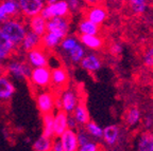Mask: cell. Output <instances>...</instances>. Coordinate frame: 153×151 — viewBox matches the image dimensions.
Returning a JSON list of instances; mask_svg holds the SVG:
<instances>
[{
  "mask_svg": "<svg viewBox=\"0 0 153 151\" xmlns=\"http://www.w3.org/2000/svg\"><path fill=\"white\" fill-rule=\"evenodd\" d=\"M131 11L135 15H140L146 12L148 0H128Z\"/></svg>",
  "mask_w": 153,
  "mask_h": 151,
  "instance_id": "obj_29",
  "label": "cell"
},
{
  "mask_svg": "<svg viewBox=\"0 0 153 151\" xmlns=\"http://www.w3.org/2000/svg\"><path fill=\"white\" fill-rule=\"evenodd\" d=\"M51 150H53V151H64V149H63L62 142H61L60 137H55V139L53 137Z\"/></svg>",
  "mask_w": 153,
  "mask_h": 151,
  "instance_id": "obj_39",
  "label": "cell"
},
{
  "mask_svg": "<svg viewBox=\"0 0 153 151\" xmlns=\"http://www.w3.org/2000/svg\"><path fill=\"white\" fill-rule=\"evenodd\" d=\"M41 15L46 20H49L53 17H68L70 11L66 0H57L53 4H46L42 10Z\"/></svg>",
  "mask_w": 153,
  "mask_h": 151,
  "instance_id": "obj_4",
  "label": "cell"
},
{
  "mask_svg": "<svg viewBox=\"0 0 153 151\" xmlns=\"http://www.w3.org/2000/svg\"><path fill=\"white\" fill-rule=\"evenodd\" d=\"M55 97L56 95L49 91H44L36 95V105L42 114L53 113L55 109Z\"/></svg>",
  "mask_w": 153,
  "mask_h": 151,
  "instance_id": "obj_7",
  "label": "cell"
},
{
  "mask_svg": "<svg viewBox=\"0 0 153 151\" xmlns=\"http://www.w3.org/2000/svg\"><path fill=\"white\" fill-rule=\"evenodd\" d=\"M102 0H83V2L85 3L87 7H93V5H98L101 3Z\"/></svg>",
  "mask_w": 153,
  "mask_h": 151,
  "instance_id": "obj_40",
  "label": "cell"
},
{
  "mask_svg": "<svg viewBox=\"0 0 153 151\" xmlns=\"http://www.w3.org/2000/svg\"><path fill=\"white\" fill-rule=\"evenodd\" d=\"M100 149H101V147L99 146L98 143L89 141V142L86 143L84 146L80 147L79 150H81V151H97V150H100Z\"/></svg>",
  "mask_w": 153,
  "mask_h": 151,
  "instance_id": "obj_36",
  "label": "cell"
},
{
  "mask_svg": "<svg viewBox=\"0 0 153 151\" xmlns=\"http://www.w3.org/2000/svg\"><path fill=\"white\" fill-rule=\"evenodd\" d=\"M82 45L91 50H99L103 45V41L97 35H87V34H80L79 37Z\"/></svg>",
  "mask_w": 153,
  "mask_h": 151,
  "instance_id": "obj_22",
  "label": "cell"
},
{
  "mask_svg": "<svg viewBox=\"0 0 153 151\" xmlns=\"http://www.w3.org/2000/svg\"><path fill=\"white\" fill-rule=\"evenodd\" d=\"M61 41H62V38L51 32H46L45 35L42 36V45L48 50H52L57 45H60Z\"/></svg>",
  "mask_w": 153,
  "mask_h": 151,
  "instance_id": "obj_23",
  "label": "cell"
},
{
  "mask_svg": "<svg viewBox=\"0 0 153 151\" xmlns=\"http://www.w3.org/2000/svg\"><path fill=\"white\" fill-rule=\"evenodd\" d=\"M42 45V36L37 35L34 32H32L31 30L27 32L26 36H25V39L22 40L20 48L24 51L25 53L31 51L32 49H35L37 47H41Z\"/></svg>",
  "mask_w": 153,
  "mask_h": 151,
  "instance_id": "obj_17",
  "label": "cell"
},
{
  "mask_svg": "<svg viewBox=\"0 0 153 151\" xmlns=\"http://www.w3.org/2000/svg\"><path fill=\"white\" fill-rule=\"evenodd\" d=\"M72 114H74V118L78 122L79 126H85L91 120L88 110H87V107H86L84 100H79V103L76 104Z\"/></svg>",
  "mask_w": 153,
  "mask_h": 151,
  "instance_id": "obj_20",
  "label": "cell"
},
{
  "mask_svg": "<svg viewBox=\"0 0 153 151\" xmlns=\"http://www.w3.org/2000/svg\"><path fill=\"white\" fill-rule=\"evenodd\" d=\"M67 124H68V128L69 129H76V128L79 127V124L78 122L74 118V114L72 113H68V117H67Z\"/></svg>",
  "mask_w": 153,
  "mask_h": 151,
  "instance_id": "obj_38",
  "label": "cell"
},
{
  "mask_svg": "<svg viewBox=\"0 0 153 151\" xmlns=\"http://www.w3.org/2000/svg\"><path fill=\"white\" fill-rule=\"evenodd\" d=\"M57 0H45V3L46 4H53V3L56 2Z\"/></svg>",
  "mask_w": 153,
  "mask_h": 151,
  "instance_id": "obj_42",
  "label": "cell"
},
{
  "mask_svg": "<svg viewBox=\"0 0 153 151\" xmlns=\"http://www.w3.org/2000/svg\"><path fill=\"white\" fill-rule=\"evenodd\" d=\"M85 129H86V131L89 133V135L95 137V139H100L103 137V129L100 126L97 125L95 122L89 120L88 123L85 125Z\"/></svg>",
  "mask_w": 153,
  "mask_h": 151,
  "instance_id": "obj_30",
  "label": "cell"
},
{
  "mask_svg": "<svg viewBox=\"0 0 153 151\" xmlns=\"http://www.w3.org/2000/svg\"><path fill=\"white\" fill-rule=\"evenodd\" d=\"M76 136H78V143H79V148L86 144V143H88L91 141V135L89 133L83 129H79V131L76 132Z\"/></svg>",
  "mask_w": 153,
  "mask_h": 151,
  "instance_id": "obj_33",
  "label": "cell"
},
{
  "mask_svg": "<svg viewBox=\"0 0 153 151\" xmlns=\"http://www.w3.org/2000/svg\"><path fill=\"white\" fill-rule=\"evenodd\" d=\"M140 117V110L136 107H133V108H130L126 113V123L132 127V126H135L139 123Z\"/></svg>",
  "mask_w": 153,
  "mask_h": 151,
  "instance_id": "obj_28",
  "label": "cell"
},
{
  "mask_svg": "<svg viewBox=\"0 0 153 151\" xmlns=\"http://www.w3.org/2000/svg\"><path fill=\"white\" fill-rule=\"evenodd\" d=\"M47 32H51L62 39L65 38L69 32L68 17H53L47 20Z\"/></svg>",
  "mask_w": 153,
  "mask_h": 151,
  "instance_id": "obj_5",
  "label": "cell"
},
{
  "mask_svg": "<svg viewBox=\"0 0 153 151\" xmlns=\"http://www.w3.org/2000/svg\"><path fill=\"white\" fill-rule=\"evenodd\" d=\"M20 14L27 18H31L41 14L43 7L46 5L45 0H18Z\"/></svg>",
  "mask_w": 153,
  "mask_h": 151,
  "instance_id": "obj_6",
  "label": "cell"
},
{
  "mask_svg": "<svg viewBox=\"0 0 153 151\" xmlns=\"http://www.w3.org/2000/svg\"><path fill=\"white\" fill-rule=\"evenodd\" d=\"M122 50H123L122 45L119 43H113L112 45H110V52H111V54L114 55V56H119L122 53Z\"/></svg>",
  "mask_w": 153,
  "mask_h": 151,
  "instance_id": "obj_37",
  "label": "cell"
},
{
  "mask_svg": "<svg viewBox=\"0 0 153 151\" xmlns=\"http://www.w3.org/2000/svg\"><path fill=\"white\" fill-rule=\"evenodd\" d=\"M29 80L33 87L44 89L51 85V70L45 67H36L33 68L31 71V75L29 77Z\"/></svg>",
  "mask_w": 153,
  "mask_h": 151,
  "instance_id": "obj_3",
  "label": "cell"
},
{
  "mask_svg": "<svg viewBox=\"0 0 153 151\" xmlns=\"http://www.w3.org/2000/svg\"><path fill=\"white\" fill-rule=\"evenodd\" d=\"M78 45V40L76 39L74 37H65L62 39V41H61V48H62V50H64V51H66V52H69L70 50L74 49L76 45Z\"/></svg>",
  "mask_w": 153,
  "mask_h": 151,
  "instance_id": "obj_32",
  "label": "cell"
},
{
  "mask_svg": "<svg viewBox=\"0 0 153 151\" xmlns=\"http://www.w3.org/2000/svg\"><path fill=\"white\" fill-rule=\"evenodd\" d=\"M20 10L17 0H3L0 3V23L9 18L20 16Z\"/></svg>",
  "mask_w": 153,
  "mask_h": 151,
  "instance_id": "obj_10",
  "label": "cell"
},
{
  "mask_svg": "<svg viewBox=\"0 0 153 151\" xmlns=\"http://www.w3.org/2000/svg\"><path fill=\"white\" fill-rule=\"evenodd\" d=\"M68 81H69V75L66 68L59 66L51 70V86L54 87L59 92L66 89Z\"/></svg>",
  "mask_w": 153,
  "mask_h": 151,
  "instance_id": "obj_8",
  "label": "cell"
},
{
  "mask_svg": "<svg viewBox=\"0 0 153 151\" xmlns=\"http://www.w3.org/2000/svg\"><path fill=\"white\" fill-rule=\"evenodd\" d=\"M120 136V130L119 127L116 125H110L103 129V141L108 146H115L117 144L118 139Z\"/></svg>",
  "mask_w": 153,
  "mask_h": 151,
  "instance_id": "obj_19",
  "label": "cell"
},
{
  "mask_svg": "<svg viewBox=\"0 0 153 151\" xmlns=\"http://www.w3.org/2000/svg\"><path fill=\"white\" fill-rule=\"evenodd\" d=\"M99 24L91 21L88 19H84L80 22L79 31L80 34H87V35H97L99 32Z\"/></svg>",
  "mask_w": 153,
  "mask_h": 151,
  "instance_id": "obj_25",
  "label": "cell"
},
{
  "mask_svg": "<svg viewBox=\"0 0 153 151\" xmlns=\"http://www.w3.org/2000/svg\"><path fill=\"white\" fill-rule=\"evenodd\" d=\"M29 29L39 36H44L47 32V20L41 14L31 17L29 20Z\"/></svg>",
  "mask_w": 153,
  "mask_h": 151,
  "instance_id": "obj_18",
  "label": "cell"
},
{
  "mask_svg": "<svg viewBox=\"0 0 153 151\" xmlns=\"http://www.w3.org/2000/svg\"><path fill=\"white\" fill-rule=\"evenodd\" d=\"M81 67L88 72H97L101 68V59L95 54H88L81 60Z\"/></svg>",
  "mask_w": 153,
  "mask_h": 151,
  "instance_id": "obj_21",
  "label": "cell"
},
{
  "mask_svg": "<svg viewBox=\"0 0 153 151\" xmlns=\"http://www.w3.org/2000/svg\"><path fill=\"white\" fill-rule=\"evenodd\" d=\"M15 93V87L7 74L0 75V102L7 103Z\"/></svg>",
  "mask_w": 153,
  "mask_h": 151,
  "instance_id": "obj_14",
  "label": "cell"
},
{
  "mask_svg": "<svg viewBox=\"0 0 153 151\" xmlns=\"http://www.w3.org/2000/svg\"><path fill=\"white\" fill-rule=\"evenodd\" d=\"M52 139L50 137H47L45 135L42 134V136L38 139H36L35 142L32 145V149L35 151H49L51 150L52 147Z\"/></svg>",
  "mask_w": 153,
  "mask_h": 151,
  "instance_id": "obj_27",
  "label": "cell"
},
{
  "mask_svg": "<svg viewBox=\"0 0 153 151\" xmlns=\"http://www.w3.org/2000/svg\"><path fill=\"white\" fill-rule=\"evenodd\" d=\"M64 151H76L79 150V143L76 132L74 129H68L60 136Z\"/></svg>",
  "mask_w": 153,
  "mask_h": 151,
  "instance_id": "obj_13",
  "label": "cell"
},
{
  "mask_svg": "<svg viewBox=\"0 0 153 151\" xmlns=\"http://www.w3.org/2000/svg\"><path fill=\"white\" fill-rule=\"evenodd\" d=\"M61 102H62L63 110L66 111L67 113H72L76 104L79 103V99H78L76 92H74L72 90H66L62 93Z\"/></svg>",
  "mask_w": 153,
  "mask_h": 151,
  "instance_id": "obj_16",
  "label": "cell"
},
{
  "mask_svg": "<svg viewBox=\"0 0 153 151\" xmlns=\"http://www.w3.org/2000/svg\"><path fill=\"white\" fill-rule=\"evenodd\" d=\"M53 120L54 115L53 113H46L43 114V135L47 137L53 139L54 137V130H53Z\"/></svg>",
  "mask_w": 153,
  "mask_h": 151,
  "instance_id": "obj_24",
  "label": "cell"
},
{
  "mask_svg": "<svg viewBox=\"0 0 153 151\" xmlns=\"http://www.w3.org/2000/svg\"><path fill=\"white\" fill-rule=\"evenodd\" d=\"M67 117H68V113L66 111H64L63 109L57 110V113L54 115V120H53L54 137H60L68 129Z\"/></svg>",
  "mask_w": 153,
  "mask_h": 151,
  "instance_id": "obj_15",
  "label": "cell"
},
{
  "mask_svg": "<svg viewBox=\"0 0 153 151\" xmlns=\"http://www.w3.org/2000/svg\"><path fill=\"white\" fill-rule=\"evenodd\" d=\"M48 56L49 55L46 53L45 48L41 45L27 52V62L32 68L45 67L48 66Z\"/></svg>",
  "mask_w": 153,
  "mask_h": 151,
  "instance_id": "obj_9",
  "label": "cell"
},
{
  "mask_svg": "<svg viewBox=\"0 0 153 151\" xmlns=\"http://www.w3.org/2000/svg\"><path fill=\"white\" fill-rule=\"evenodd\" d=\"M0 109H1V106H0Z\"/></svg>",
  "mask_w": 153,
  "mask_h": 151,
  "instance_id": "obj_43",
  "label": "cell"
},
{
  "mask_svg": "<svg viewBox=\"0 0 153 151\" xmlns=\"http://www.w3.org/2000/svg\"><path fill=\"white\" fill-rule=\"evenodd\" d=\"M137 149L140 151H153V134L150 132L143 133L137 143Z\"/></svg>",
  "mask_w": 153,
  "mask_h": 151,
  "instance_id": "obj_26",
  "label": "cell"
},
{
  "mask_svg": "<svg viewBox=\"0 0 153 151\" xmlns=\"http://www.w3.org/2000/svg\"><path fill=\"white\" fill-rule=\"evenodd\" d=\"M66 1H67V3H68V7H69L70 13L80 12L82 10L83 0H66Z\"/></svg>",
  "mask_w": 153,
  "mask_h": 151,
  "instance_id": "obj_35",
  "label": "cell"
},
{
  "mask_svg": "<svg viewBox=\"0 0 153 151\" xmlns=\"http://www.w3.org/2000/svg\"><path fill=\"white\" fill-rule=\"evenodd\" d=\"M17 47L5 36L0 29V62H3L16 52Z\"/></svg>",
  "mask_w": 153,
  "mask_h": 151,
  "instance_id": "obj_12",
  "label": "cell"
},
{
  "mask_svg": "<svg viewBox=\"0 0 153 151\" xmlns=\"http://www.w3.org/2000/svg\"><path fill=\"white\" fill-rule=\"evenodd\" d=\"M106 18H108V11L101 4L93 5L86 9L85 19H88L97 24H101L106 20Z\"/></svg>",
  "mask_w": 153,
  "mask_h": 151,
  "instance_id": "obj_11",
  "label": "cell"
},
{
  "mask_svg": "<svg viewBox=\"0 0 153 151\" xmlns=\"http://www.w3.org/2000/svg\"><path fill=\"white\" fill-rule=\"evenodd\" d=\"M0 29L5 34V36L17 48H20L22 40L25 39V36H26L27 32H28L25 23L22 21H20V20H18L17 17L9 18L5 21L1 22Z\"/></svg>",
  "mask_w": 153,
  "mask_h": 151,
  "instance_id": "obj_1",
  "label": "cell"
},
{
  "mask_svg": "<svg viewBox=\"0 0 153 151\" xmlns=\"http://www.w3.org/2000/svg\"><path fill=\"white\" fill-rule=\"evenodd\" d=\"M69 59L71 60L74 64H78V62H81V60L83 59V57L85 56V52H84V49L81 45H78L71 49L69 51Z\"/></svg>",
  "mask_w": 153,
  "mask_h": 151,
  "instance_id": "obj_31",
  "label": "cell"
},
{
  "mask_svg": "<svg viewBox=\"0 0 153 151\" xmlns=\"http://www.w3.org/2000/svg\"><path fill=\"white\" fill-rule=\"evenodd\" d=\"M3 74H7V72H5V67L2 65V62H0V75H3Z\"/></svg>",
  "mask_w": 153,
  "mask_h": 151,
  "instance_id": "obj_41",
  "label": "cell"
},
{
  "mask_svg": "<svg viewBox=\"0 0 153 151\" xmlns=\"http://www.w3.org/2000/svg\"><path fill=\"white\" fill-rule=\"evenodd\" d=\"M32 67L28 62L22 60H12L5 66L7 75H11L18 80H27L31 75Z\"/></svg>",
  "mask_w": 153,
  "mask_h": 151,
  "instance_id": "obj_2",
  "label": "cell"
},
{
  "mask_svg": "<svg viewBox=\"0 0 153 151\" xmlns=\"http://www.w3.org/2000/svg\"><path fill=\"white\" fill-rule=\"evenodd\" d=\"M143 64H145V66L146 67H148V68L153 69V49H152V45L145 51V54H143Z\"/></svg>",
  "mask_w": 153,
  "mask_h": 151,
  "instance_id": "obj_34",
  "label": "cell"
}]
</instances>
